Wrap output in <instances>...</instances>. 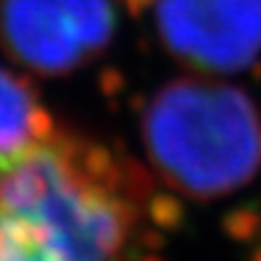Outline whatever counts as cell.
I'll return each instance as SVG.
<instances>
[{
  "mask_svg": "<svg viewBox=\"0 0 261 261\" xmlns=\"http://www.w3.org/2000/svg\"><path fill=\"white\" fill-rule=\"evenodd\" d=\"M150 194L128 160L54 128L0 169V261H136Z\"/></svg>",
  "mask_w": 261,
  "mask_h": 261,
  "instance_id": "cell-1",
  "label": "cell"
},
{
  "mask_svg": "<svg viewBox=\"0 0 261 261\" xmlns=\"http://www.w3.org/2000/svg\"><path fill=\"white\" fill-rule=\"evenodd\" d=\"M143 140L165 181L196 198L244 187L261 162V121L249 97L201 77L169 83L155 94Z\"/></svg>",
  "mask_w": 261,
  "mask_h": 261,
  "instance_id": "cell-2",
  "label": "cell"
},
{
  "mask_svg": "<svg viewBox=\"0 0 261 261\" xmlns=\"http://www.w3.org/2000/svg\"><path fill=\"white\" fill-rule=\"evenodd\" d=\"M116 27L109 0H0V39L19 63L68 73L102 51Z\"/></svg>",
  "mask_w": 261,
  "mask_h": 261,
  "instance_id": "cell-3",
  "label": "cell"
},
{
  "mask_svg": "<svg viewBox=\"0 0 261 261\" xmlns=\"http://www.w3.org/2000/svg\"><path fill=\"white\" fill-rule=\"evenodd\" d=\"M155 27L181 63L237 73L261 54V0H158Z\"/></svg>",
  "mask_w": 261,
  "mask_h": 261,
  "instance_id": "cell-4",
  "label": "cell"
},
{
  "mask_svg": "<svg viewBox=\"0 0 261 261\" xmlns=\"http://www.w3.org/2000/svg\"><path fill=\"white\" fill-rule=\"evenodd\" d=\"M56 128L37 92L0 65V169Z\"/></svg>",
  "mask_w": 261,
  "mask_h": 261,
  "instance_id": "cell-5",
  "label": "cell"
},
{
  "mask_svg": "<svg viewBox=\"0 0 261 261\" xmlns=\"http://www.w3.org/2000/svg\"><path fill=\"white\" fill-rule=\"evenodd\" d=\"M225 227L237 240H252L261 230V218L254 211H237L225 220Z\"/></svg>",
  "mask_w": 261,
  "mask_h": 261,
  "instance_id": "cell-6",
  "label": "cell"
},
{
  "mask_svg": "<svg viewBox=\"0 0 261 261\" xmlns=\"http://www.w3.org/2000/svg\"><path fill=\"white\" fill-rule=\"evenodd\" d=\"M126 3H128V8L136 12V10H143L148 3H152V0H126Z\"/></svg>",
  "mask_w": 261,
  "mask_h": 261,
  "instance_id": "cell-7",
  "label": "cell"
},
{
  "mask_svg": "<svg viewBox=\"0 0 261 261\" xmlns=\"http://www.w3.org/2000/svg\"><path fill=\"white\" fill-rule=\"evenodd\" d=\"M254 261H261V249L256 252V256H254Z\"/></svg>",
  "mask_w": 261,
  "mask_h": 261,
  "instance_id": "cell-8",
  "label": "cell"
}]
</instances>
